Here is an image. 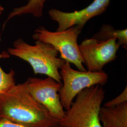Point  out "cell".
Here are the masks:
<instances>
[{
    "label": "cell",
    "instance_id": "1",
    "mask_svg": "<svg viewBox=\"0 0 127 127\" xmlns=\"http://www.w3.org/2000/svg\"><path fill=\"white\" fill-rule=\"evenodd\" d=\"M0 119L30 127H59V121L32 96L26 82L0 95Z\"/></svg>",
    "mask_w": 127,
    "mask_h": 127
},
{
    "label": "cell",
    "instance_id": "2",
    "mask_svg": "<svg viewBox=\"0 0 127 127\" xmlns=\"http://www.w3.org/2000/svg\"><path fill=\"white\" fill-rule=\"evenodd\" d=\"M7 52L28 62L34 74H45L62 83L59 70L65 61L58 57L59 52L52 46L39 41L32 45L22 39H18Z\"/></svg>",
    "mask_w": 127,
    "mask_h": 127
},
{
    "label": "cell",
    "instance_id": "3",
    "mask_svg": "<svg viewBox=\"0 0 127 127\" xmlns=\"http://www.w3.org/2000/svg\"><path fill=\"white\" fill-rule=\"evenodd\" d=\"M105 97L102 86L87 88L75 97L69 109L59 121V127H102L99 119L101 104Z\"/></svg>",
    "mask_w": 127,
    "mask_h": 127
},
{
    "label": "cell",
    "instance_id": "4",
    "mask_svg": "<svg viewBox=\"0 0 127 127\" xmlns=\"http://www.w3.org/2000/svg\"><path fill=\"white\" fill-rule=\"evenodd\" d=\"M59 73L63 82L59 91L60 99L65 111L69 109L74 99L80 92L96 85L103 86L108 78L107 74L104 71L91 72L76 70L66 61L60 69Z\"/></svg>",
    "mask_w": 127,
    "mask_h": 127
},
{
    "label": "cell",
    "instance_id": "5",
    "mask_svg": "<svg viewBox=\"0 0 127 127\" xmlns=\"http://www.w3.org/2000/svg\"><path fill=\"white\" fill-rule=\"evenodd\" d=\"M81 32L76 26L56 32L50 31L45 27H41L35 30L32 38L36 41L52 46L60 53L61 59L73 64L78 70L86 71L77 41Z\"/></svg>",
    "mask_w": 127,
    "mask_h": 127
},
{
    "label": "cell",
    "instance_id": "6",
    "mask_svg": "<svg viewBox=\"0 0 127 127\" xmlns=\"http://www.w3.org/2000/svg\"><path fill=\"white\" fill-rule=\"evenodd\" d=\"M120 47L115 39L101 41L93 38L79 45L83 63L91 72L102 71L105 64L116 59Z\"/></svg>",
    "mask_w": 127,
    "mask_h": 127
},
{
    "label": "cell",
    "instance_id": "7",
    "mask_svg": "<svg viewBox=\"0 0 127 127\" xmlns=\"http://www.w3.org/2000/svg\"><path fill=\"white\" fill-rule=\"evenodd\" d=\"M26 82L33 98L47 110L53 118L58 121L63 118L65 111L59 95L62 83L49 77L44 79L30 77Z\"/></svg>",
    "mask_w": 127,
    "mask_h": 127
},
{
    "label": "cell",
    "instance_id": "8",
    "mask_svg": "<svg viewBox=\"0 0 127 127\" xmlns=\"http://www.w3.org/2000/svg\"><path fill=\"white\" fill-rule=\"evenodd\" d=\"M111 0H94L86 8L73 12H64L56 9L49 11L51 19L58 24L56 31L65 30L76 26L82 31L86 23L91 18L103 13L107 9Z\"/></svg>",
    "mask_w": 127,
    "mask_h": 127
},
{
    "label": "cell",
    "instance_id": "9",
    "mask_svg": "<svg viewBox=\"0 0 127 127\" xmlns=\"http://www.w3.org/2000/svg\"><path fill=\"white\" fill-rule=\"evenodd\" d=\"M99 119L102 127H127V102L113 107H101Z\"/></svg>",
    "mask_w": 127,
    "mask_h": 127
},
{
    "label": "cell",
    "instance_id": "10",
    "mask_svg": "<svg viewBox=\"0 0 127 127\" xmlns=\"http://www.w3.org/2000/svg\"><path fill=\"white\" fill-rule=\"evenodd\" d=\"M97 40L106 41L110 39H115L117 41L119 45L122 46L123 48L127 49V30L115 29L110 25H103L100 31L95 33L92 37Z\"/></svg>",
    "mask_w": 127,
    "mask_h": 127
},
{
    "label": "cell",
    "instance_id": "11",
    "mask_svg": "<svg viewBox=\"0 0 127 127\" xmlns=\"http://www.w3.org/2000/svg\"><path fill=\"white\" fill-rule=\"evenodd\" d=\"M48 0H29L27 4L22 7L14 8L9 13L7 20L3 24V27L9 20L14 17L19 16L26 14H31L37 18L43 15L44 5Z\"/></svg>",
    "mask_w": 127,
    "mask_h": 127
},
{
    "label": "cell",
    "instance_id": "12",
    "mask_svg": "<svg viewBox=\"0 0 127 127\" xmlns=\"http://www.w3.org/2000/svg\"><path fill=\"white\" fill-rule=\"evenodd\" d=\"M9 56L7 51H3L0 54V59L9 58ZM15 74L13 70L11 69L9 72L6 73L0 65V95L5 92L16 84Z\"/></svg>",
    "mask_w": 127,
    "mask_h": 127
},
{
    "label": "cell",
    "instance_id": "13",
    "mask_svg": "<svg viewBox=\"0 0 127 127\" xmlns=\"http://www.w3.org/2000/svg\"><path fill=\"white\" fill-rule=\"evenodd\" d=\"M127 102V86L124 89L123 92L113 99L108 101L104 104V107H113L122 104L124 103Z\"/></svg>",
    "mask_w": 127,
    "mask_h": 127
},
{
    "label": "cell",
    "instance_id": "14",
    "mask_svg": "<svg viewBox=\"0 0 127 127\" xmlns=\"http://www.w3.org/2000/svg\"><path fill=\"white\" fill-rule=\"evenodd\" d=\"M0 127H30L20 124L13 123L9 120L0 119Z\"/></svg>",
    "mask_w": 127,
    "mask_h": 127
},
{
    "label": "cell",
    "instance_id": "15",
    "mask_svg": "<svg viewBox=\"0 0 127 127\" xmlns=\"http://www.w3.org/2000/svg\"><path fill=\"white\" fill-rule=\"evenodd\" d=\"M4 10V8H3V7L0 5V11H1V12H2V11Z\"/></svg>",
    "mask_w": 127,
    "mask_h": 127
},
{
    "label": "cell",
    "instance_id": "16",
    "mask_svg": "<svg viewBox=\"0 0 127 127\" xmlns=\"http://www.w3.org/2000/svg\"><path fill=\"white\" fill-rule=\"evenodd\" d=\"M1 13H2V12H1V11H0V16L1 15Z\"/></svg>",
    "mask_w": 127,
    "mask_h": 127
}]
</instances>
